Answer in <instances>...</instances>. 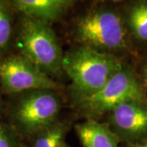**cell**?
Listing matches in <instances>:
<instances>
[{"instance_id": "6", "label": "cell", "mask_w": 147, "mask_h": 147, "mask_svg": "<svg viewBox=\"0 0 147 147\" xmlns=\"http://www.w3.org/2000/svg\"><path fill=\"white\" fill-rule=\"evenodd\" d=\"M0 89L9 96L34 89L60 91L61 85L20 53L0 59Z\"/></svg>"}, {"instance_id": "2", "label": "cell", "mask_w": 147, "mask_h": 147, "mask_svg": "<svg viewBox=\"0 0 147 147\" xmlns=\"http://www.w3.org/2000/svg\"><path fill=\"white\" fill-rule=\"evenodd\" d=\"M127 63L124 59L74 45L64 53L63 70L71 84L69 97L71 105L101 89Z\"/></svg>"}, {"instance_id": "11", "label": "cell", "mask_w": 147, "mask_h": 147, "mask_svg": "<svg viewBox=\"0 0 147 147\" xmlns=\"http://www.w3.org/2000/svg\"><path fill=\"white\" fill-rule=\"evenodd\" d=\"M72 123L57 119L49 126L42 128L26 141V147H65V142Z\"/></svg>"}, {"instance_id": "1", "label": "cell", "mask_w": 147, "mask_h": 147, "mask_svg": "<svg viewBox=\"0 0 147 147\" xmlns=\"http://www.w3.org/2000/svg\"><path fill=\"white\" fill-rule=\"evenodd\" d=\"M69 31L74 45L122 59L139 56L128 34L121 7L97 3L74 18Z\"/></svg>"}, {"instance_id": "5", "label": "cell", "mask_w": 147, "mask_h": 147, "mask_svg": "<svg viewBox=\"0 0 147 147\" xmlns=\"http://www.w3.org/2000/svg\"><path fill=\"white\" fill-rule=\"evenodd\" d=\"M131 100H147V98L132 64L127 62L101 89L72 108L85 120H99L118 105Z\"/></svg>"}, {"instance_id": "14", "label": "cell", "mask_w": 147, "mask_h": 147, "mask_svg": "<svg viewBox=\"0 0 147 147\" xmlns=\"http://www.w3.org/2000/svg\"><path fill=\"white\" fill-rule=\"evenodd\" d=\"M138 82L147 98V56L140 57L132 64Z\"/></svg>"}, {"instance_id": "16", "label": "cell", "mask_w": 147, "mask_h": 147, "mask_svg": "<svg viewBox=\"0 0 147 147\" xmlns=\"http://www.w3.org/2000/svg\"><path fill=\"white\" fill-rule=\"evenodd\" d=\"M2 94H3V92H2V91L0 89V112H1V110H3V100Z\"/></svg>"}, {"instance_id": "10", "label": "cell", "mask_w": 147, "mask_h": 147, "mask_svg": "<svg viewBox=\"0 0 147 147\" xmlns=\"http://www.w3.org/2000/svg\"><path fill=\"white\" fill-rule=\"evenodd\" d=\"M74 129L83 147H119L120 143L105 122L84 120Z\"/></svg>"}, {"instance_id": "15", "label": "cell", "mask_w": 147, "mask_h": 147, "mask_svg": "<svg viewBox=\"0 0 147 147\" xmlns=\"http://www.w3.org/2000/svg\"><path fill=\"white\" fill-rule=\"evenodd\" d=\"M124 147H147V140L140 143H137V144L127 145V146H124Z\"/></svg>"}, {"instance_id": "3", "label": "cell", "mask_w": 147, "mask_h": 147, "mask_svg": "<svg viewBox=\"0 0 147 147\" xmlns=\"http://www.w3.org/2000/svg\"><path fill=\"white\" fill-rule=\"evenodd\" d=\"M14 42L18 53L52 79L65 75L64 53L52 26L21 15L16 24Z\"/></svg>"}, {"instance_id": "12", "label": "cell", "mask_w": 147, "mask_h": 147, "mask_svg": "<svg viewBox=\"0 0 147 147\" xmlns=\"http://www.w3.org/2000/svg\"><path fill=\"white\" fill-rule=\"evenodd\" d=\"M15 12L10 1L0 0V59L8 54L14 42L16 26Z\"/></svg>"}, {"instance_id": "4", "label": "cell", "mask_w": 147, "mask_h": 147, "mask_svg": "<svg viewBox=\"0 0 147 147\" xmlns=\"http://www.w3.org/2000/svg\"><path fill=\"white\" fill-rule=\"evenodd\" d=\"M11 96L8 123L25 142L59 119L63 108V98L57 90H30Z\"/></svg>"}, {"instance_id": "9", "label": "cell", "mask_w": 147, "mask_h": 147, "mask_svg": "<svg viewBox=\"0 0 147 147\" xmlns=\"http://www.w3.org/2000/svg\"><path fill=\"white\" fill-rule=\"evenodd\" d=\"M125 25L134 47L147 46V0H135L121 7Z\"/></svg>"}, {"instance_id": "13", "label": "cell", "mask_w": 147, "mask_h": 147, "mask_svg": "<svg viewBox=\"0 0 147 147\" xmlns=\"http://www.w3.org/2000/svg\"><path fill=\"white\" fill-rule=\"evenodd\" d=\"M0 147H26V146L25 141L8 123H0Z\"/></svg>"}, {"instance_id": "8", "label": "cell", "mask_w": 147, "mask_h": 147, "mask_svg": "<svg viewBox=\"0 0 147 147\" xmlns=\"http://www.w3.org/2000/svg\"><path fill=\"white\" fill-rule=\"evenodd\" d=\"M11 5L16 12L52 26L65 16L74 4L73 0H13Z\"/></svg>"}, {"instance_id": "7", "label": "cell", "mask_w": 147, "mask_h": 147, "mask_svg": "<svg viewBox=\"0 0 147 147\" xmlns=\"http://www.w3.org/2000/svg\"><path fill=\"white\" fill-rule=\"evenodd\" d=\"M105 123L120 143L132 145L147 140V100L123 102L105 115Z\"/></svg>"}, {"instance_id": "17", "label": "cell", "mask_w": 147, "mask_h": 147, "mask_svg": "<svg viewBox=\"0 0 147 147\" xmlns=\"http://www.w3.org/2000/svg\"><path fill=\"white\" fill-rule=\"evenodd\" d=\"M65 147H72V146H69L68 144H67V145H66V146Z\"/></svg>"}]
</instances>
